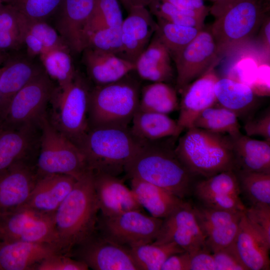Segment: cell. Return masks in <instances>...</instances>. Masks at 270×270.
Instances as JSON below:
<instances>
[{
    "label": "cell",
    "instance_id": "obj_49",
    "mask_svg": "<svg viewBox=\"0 0 270 270\" xmlns=\"http://www.w3.org/2000/svg\"><path fill=\"white\" fill-rule=\"evenodd\" d=\"M189 270H216L212 254L204 248L190 254Z\"/></svg>",
    "mask_w": 270,
    "mask_h": 270
},
{
    "label": "cell",
    "instance_id": "obj_43",
    "mask_svg": "<svg viewBox=\"0 0 270 270\" xmlns=\"http://www.w3.org/2000/svg\"><path fill=\"white\" fill-rule=\"evenodd\" d=\"M244 213L250 224L270 245V206H250Z\"/></svg>",
    "mask_w": 270,
    "mask_h": 270
},
{
    "label": "cell",
    "instance_id": "obj_32",
    "mask_svg": "<svg viewBox=\"0 0 270 270\" xmlns=\"http://www.w3.org/2000/svg\"><path fill=\"white\" fill-rule=\"evenodd\" d=\"M214 90L216 102L238 116L252 104L256 96L250 86L228 77L218 78Z\"/></svg>",
    "mask_w": 270,
    "mask_h": 270
},
{
    "label": "cell",
    "instance_id": "obj_56",
    "mask_svg": "<svg viewBox=\"0 0 270 270\" xmlns=\"http://www.w3.org/2000/svg\"><path fill=\"white\" fill-rule=\"evenodd\" d=\"M6 2L7 0H0V5L4 3H6Z\"/></svg>",
    "mask_w": 270,
    "mask_h": 270
},
{
    "label": "cell",
    "instance_id": "obj_14",
    "mask_svg": "<svg viewBox=\"0 0 270 270\" xmlns=\"http://www.w3.org/2000/svg\"><path fill=\"white\" fill-rule=\"evenodd\" d=\"M96 0H62L54 26L71 52L81 53L86 48L88 30Z\"/></svg>",
    "mask_w": 270,
    "mask_h": 270
},
{
    "label": "cell",
    "instance_id": "obj_22",
    "mask_svg": "<svg viewBox=\"0 0 270 270\" xmlns=\"http://www.w3.org/2000/svg\"><path fill=\"white\" fill-rule=\"evenodd\" d=\"M44 70L42 64L28 54L8 55L0 68V116L13 96Z\"/></svg>",
    "mask_w": 270,
    "mask_h": 270
},
{
    "label": "cell",
    "instance_id": "obj_25",
    "mask_svg": "<svg viewBox=\"0 0 270 270\" xmlns=\"http://www.w3.org/2000/svg\"><path fill=\"white\" fill-rule=\"evenodd\" d=\"M82 62L88 74L96 86L110 84L134 71V63L116 54L86 48Z\"/></svg>",
    "mask_w": 270,
    "mask_h": 270
},
{
    "label": "cell",
    "instance_id": "obj_16",
    "mask_svg": "<svg viewBox=\"0 0 270 270\" xmlns=\"http://www.w3.org/2000/svg\"><path fill=\"white\" fill-rule=\"evenodd\" d=\"M154 242H174L190 254L206 248L205 238L198 225L192 205L184 201L163 218Z\"/></svg>",
    "mask_w": 270,
    "mask_h": 270
},
{
    "label": "cell",
    "instance_id": "obj_18",
    "mask_svg": "<svg viewBox=\"0 0 270 270\" xmlns=\"http://www.w3.org/2000/svg\"><path fill=\"white\" fill-rule=\"evenodd\" d=\"M192 206L208 252L212 254L232 244L244 211L216 210L201 204Z\"/></svg>",
    "mask_w": 270,
    "mask_h": 270
},
{
    "label": "cell",
    "instance_id": "obj_31",
    "mask_svg": "<svg viewBox=\"0 0 270 270\" xmlns=\"http://www.w3.org/2000/svg\"><path fill=\"white\" fill-rule=\"evenodd\" d=\"M130 130L144 142H156L170 136H178L183 130L177 121L167 114L138 110L134 115Z\"/></svg>",
    "mask_w": 270,
    "mask_h": 270
},
{
    "label": "cell",
    "instance_id": "obj_48",
    "mask_svg": "<svg viewBox=\"0 0 270 270\" xmlns=\"http://www.w3.org/2000/svg\"><path fill=\"white\" fill-rule=\"evenodd\" d=\"M244 130L248 136H259L270 142V112H266L258 118L248 121Z\"/></svg>",
    "mask_w": 270,
    "mask_h": 270
},
{
    "label": "cell",
    "instance_id": "obj_5",
    "mask_svg": "<svg viewBox=\"0 0 270 270\" xmlns=\"http://www.w3.org/2000/svg\"><path fill=\"white\" fill-rule=\"evenodd\" d=\"M132 72L118 80L96 86L90 90V128L128 126L138 110L141 90L140 82L131 76Z\"/></svg>",
    "mask_w": 270,
    "mask_h": 270
},
{
    "label": "cell",
    "instance_id": "obj_30",
    "mask_svg": "<svg viewBox=\"0 0 270 270\" xmlns=\"http://www.w3.org/2000/svg\"><path fill=\"white\" fill-rule=\"evenodd\" d=\"M231 138L234 170L270 173V142L254 140L242 134Z\"/></svg>",
    "mask_w": 270,
    "mask_h": 270
},
{
    "label": "cell",
    "instance_id": "obj_8",
    "mask_svg": "<svg viewBox=\"0 0 270 270\" xmlns=\"http://www.w3.org/2000/svg\"><path fill=\"white\" fill-rule=\"evenodd\" d=\"M90 90L86 80L77 72L70 84L56 88L50 101L53 105L50 122L78 148L90 130Z\"/></svg>",
    "mask_w": 270,
    "mask_h": 270
},
{
    "label": "cell",
    "instance_id": "obj_21",
    "mask_svg": "<svg viewBox=\"0 0 270 270\" xmlns=\"http://www.w3.org/2000/svg\"><path fill=\"white\" fill-rule=\"evenodd\" d=\"M94 188L101 214L112 216L130 210H141L131 188L116 176L93 174Z\"/></svg>",
    "mask_w": 270,
    "mask_h": 270
},
{
    "label": "cell",
    "instance_id": "obj_6",
    "mask_svg": "<svg viewBox=\"0 0 270 270\" xmlns=\"http://www.w3.org/2000/svg\"><path fill=\"white\" fill-rule=\"evenodd\" d=\"M38 124L41 136L36 167L39 177L62 174L78 180L89 172L80 150L53 126L46 114Z\"/></svg>",
    "mask_w": 270,
    "mask_h": 270
},
{
    "label": "cell",
    "instance_id": "obj_47",
    "mask_svg": "<svg viewBox=\"0 0 270 270\" xmlns=\"http://www.w3.org/2000/svg\"><path fill=\"white\" fill-rule=\"evenodd\" d=\"M119 0H96L95 11L101 14L110 26H120L124 20Z\"/></svg>",
    "mask_w": 270,
    "mask_h": 270
},
{
    "label": "cell",
    "instance_id": "obj_35",
    "mask_svg": "<svg viewBox=\"0 0 270 270\" xmlns=\"http://www.w3.org/2000/svg\"><path fill=\"white\" fill-rule=\"evenodd\" d=\"M238 116L235 112L227 108L212 106L200 114L193 126L234 138L242 134Z\"/></svg>",
    "mask_w": 270,
    "mask_h": 270
},
{
    "label": "cell",
    "instance_id": "obj_38",
    "mask_svg": "<svg viewBox=\"0 0 270 270\" xmlns=\"http://www.w3.org/2000/svg\"><path fill=\"white\" fill-rule=\"evenodd\" d=\"M154 34L167 48L173 58L190 43L204 28L173 24L158 19Z\"/></svg>",
    "mask_w": 270,
    "mask_h": 270
},
{
    "label": "cell",
    "instance_id": "obj_12",
    "mask_svg": "<svg viewBox=\"0 0 270 270\" xmlns=\"http://www.w3.org/2000/svg\"><path fill=\"white\" fill-rule=\"evenodd\" d=\"M220 56L210 28H204L172 58L177 72V90L181 92L190 83L214 68Z\"/></svg>",
    "mask_w": 270,
    "mask_h": 270
},
{
    "label": "cell",
    "instance_id": "obj_1",
    "mask_svg": "<svg viewBox=\"0 0 270 270\" xmlns=\"http://www.w3.org/2000/svg\"><path fill=\"white\" fill-rule=\"evenodd\" d=\"M100 210L89 171L76 180L73 188L54 213L60 248L70 256L72 250L96 232Z\"/></svg>",
    "mask_w": 270,
    "mask_h": 270
},
{
    "label": "cell",
    "instance_id": "obj_24",
    "mask_svg": "<svg viewBox=\"0 0 270 270\" xmlns=\"http://www.w3.org/2000/svg\"><path fill=\"white\" fill-rule=\"evenodd\" d=\"M76 180L72 176L62 174L39 177L24 206L42 212L54 214Z\"/></svg>",
    "mask_w": 270,
    "mask_h": 270
},
{
    "label": "cell",
    "instance_id": "obj_3",
    "mask_svg": "<svg viewBox=\"0 0 270 270\" xmlns=\"http://www.w3.org/2000/svg\"><path fill=\"white\" fill-rule=\"evenodd\" d=\"M145 142L129 126L98 128H90L78 148L89 171L118 176Z\"/></svg>",
    "mask_w": 270,
    "mask_h": 270
},
{
    "label": "cell",
    "instance_id": "obj_36",
    "mask_svg": "<svg viewBox=\"0 0 270 270\" xmlns=\"http://www.w3.org/2000/svg\"><path fill=\"white\" fill-rule=\"evenodd\" d=\"M130 248L139 270H161L163 264L170 256L184 252L174 242H152Z\"/></svg>",
    "mask_w": 270,
    "mask_h": 270
},
{
    "label": "cell",
    "instance_id": "obj_19",
    "mask_svg": "<svg viewBox=\"0 0 270 270\" xmlns=\"http://www.w3.org/2000/svg\"><path fill=\"white\" fill-rule=\"evenodd\" d=\"M218 78L212 68L190 83L180 92V113L176 121L183 130L192 127L200 114L216 102L214 88Z\"/></svg>",
    "mask_w": 270,
    "mask_h": 270
},
{
    "label": "cell",
    "instance_id": "obj_39",
    "mask_svg": "<svg viewBox=\"0 0 270 270\" xmlns=\"http://www.w3.org/2000/svg\"><path fill=\"white\" fill-rule=\"evenodd\" d=\"M148 7L157 19L186 26L204 28L208 15L184 10L165 0H154Z\"/></svg>",
    "mask_w": 270,
    "mask_h": 270
},
{
    "label": "cell",
    "instance_id": "obj_20",
    "mask_svg": "<svg viewBox=\"0 0 270 270\" xmlns=\"http://www.w3.org/2000/svg\"><path fill=\"white\" fill-rule=\"evenodd\" d=\"M121 24L122 58L135 62L150 42L156 28L150 10L145 6H135L128 11Z\"/></svg>",
    "mask_w": 270,
    "mask_h": 270
},
{
    "label": "cell",
    "instance_id": "obj_42",
    "mask_svg": "<svg viewBox=\"0 0 270 270\" xmlns=\"http://www.w3.org/2000/svg\"><path fill=\"white\" fill-rule=\"evenodd\" d=\"M24 30L32 34L42 44L44 52L54 48H68L56 28L46 21L29 22L25 18Z\"/></svg>",
    "mask_w": 270,
    "mask_h": 270
},
{
    "label": "cell",
    "instance_id": "obj_29",
    "mask_svg": "<svg viewBox=\"0 0 270 270\" xmlns=\"http://www.w3.org/2000/svg\"><path fill=\"white\" fill-rule=\"evenodd\" d=\"M130 180L131 190L138 202L154 217L163 219L184 202L166 189L140 179Z\"/></svg>",
    "mask_w": 270,
    "mask_h": 270
},
{
    "label": "cell",
    "instance_id": "obj_10",
    "mask_svg": "<svg viewBox=\"0 0 270 270\" xmlns=\"http://www.w3.org/2000/svg\"><path fill=\"white\" fill-rule=\"evenodd\" d=\"M162 218L149 216L141 210H130L112 216H98L96 231L104 238L130 248L154 242Z\"/></svg>",
    "mask_w": 270,
    "mask_h": 270
},
{
    "label": "cell",
    "instance_id": "obj_55",
    "mask_svg": "<svg viewBox=\"0 0 270 270\" xmlns=\"http://www.w3.org/2000/svg\"><path fill=\"white\" fill-rule=\"evenodd\" d=\"M8 56L6 52L0 51V66L5 62Z\"/></svg>",
    "mask_w": 270,
    "mask_h": 270
},
{
    "label": "cell",
    "instance_id": "obj_23",
    "mask_svg": "<svg viewBox=\"0 0 270 270\" xmlns=\"http://www.w3.org/2000/svg\"><path fill=\"white\" fill-rule=\"evenodd\" d=\"M56 253L62 252L58 247L49 244L0 240V268L36 270L43 260Z\"/></svg>",
    "mask_w": 270,
    "mask_h": 270
},
{
    "label": "cell",
    "instance_id": "obj_4",
    "mask_svg": "<svg viewBox=\"0 0 270 270\" xmlns=\"http://www.w3.org/2000/svg\"><path fill=\"white\" fill-rule=\"evenodd\" d=\"M174 150L194 176L236 169L232 138L226 134L192 126L180 138Z\"/></svg>",
    "mask_w": 270,
    "mask_h": 270
},
{
    "label": "cell",
    "instance_id": "obj_51",
    "mask_svg": "<svg viewBox=\"0 0 270 270\" xmlns=\"http://www.w3.org/2000/svg\"><path fill=\"white\" fill-rule=\"evenodd\" d=\"M186 11L208 14L210 8L204 4V0H165Z\"/></svg>",
    "mask_w": 270,
    "mask_h": 270
},
{
    "label": "cell",
    "instance_id": "obj_9",
    "mask_svg": "<svg viewBox=\"0 0 270 270\" xmlns=\"http://www.w3.org/2000/svg\"><path fill=\"white\" fill-rule=\"evenodd\" d=\"M56 88L44 70L37 75L12 98L0 116V128L38 125Z\"/></svg>",
    "mask_w": 270,
    "mask_h": 270
},
{
    "label": "cell",
    "instance_id": "obj_57",
    "mask_svg": "<svg viewBox=\"0 0 270 270\" xmlns=\"http://www.w3.org/2000/svg\"><path fill=\"white\" fill-rule=\"evenodd\" d=\"M0 270H1L0 268Z\"/></svg>",
    "mask_w": 270,
    "mask_h": 270
},
{
    "label": "cell",
    "instance_id": "obj_33",
    "mask_svg": "<svg viewBox=\"0 0 270 270\" xmlns=\"http://www.w3.org/2000/svg\"><path fill=\"white\" fill-rule=\"evenodd\" d=\"M178 108L176 90L166 82H152L141 88L138 110L168 114Z\"/></svg>",
    "mask_w": 270,
    "mask_h": 270
},
{
    "label": "cell",
    "instance_id": "obj_2",
    "mask_svg": "<svg viewBox=\"0 0 270 270\" xmlns=\"http://www.w3.org/2000/svg\"><path fill=\"white\" fill-rule=\"evenodd\" d=\"M130 178L140 179L166 189L184 199L191 192L194 176L176 155L174 149L145 142L126 165Z\"/></svg>",
    "mask_w": 270,
    "mask_h": 270
},
{
    "label": "cell",
    "instance_id": "obj_28",
    "mask_svg": "<svg viewBox=\"0 0 270 270\" xmlns=\"http://www.w3.org/2000/svg\"><path fill=\"white\" fill-rule=\"evenodd\" d=\"M171 55L155 34L134 62L135 70L142 79L152 82H166L173 76Z\"/></svg>",
    "mask_w": 270,
    "mask_h": 270
},
{
    "label": "cell",
    "instance_id": "obj_41",
    "mask_svg": "<svg viewBox=\"0 0 270 270\" xmlns=\"http://www.w3.org/2000/svg\"><path fill=\"white\" fill-rule=\"evenodd\" d=\"M86 48L116 54L122 57V45L120 26H110L89 34Z\"/></svg>",
    "mask_w": 270,
    "mask_h": 270
},
{
    "label": "cell",
    "instance_id": "obj_53",
    "mask_svg": "<svg viewBox=\"0 0 270 270\" xmlns=\"http://www.w3.org/2000/svg\"><path fill=\"white\" fill-rule=\"evenodd\" d=\"M262 40L264 44V48L266 50L267 53L269 54L270 53V17L267 16L264 19L262 24Z\"/></svg>",
    "mask_w": 270,
    "mask_h": 270
},
{
    "label": "cell",
    "instance_id": "obj_50",
    "mask_svg": "<svg viewBox=\"0 0 270 270\" xmlns=\"http://www.w3.org/2000/svg\"><path fill=\"white\" fill-rule=\"evenodd\" d=\"M190 254L187 252L170 256L163 264L161 270H189Z\"/></svg>",
    "mask_w": 270,
    "mask_h": 270
},
{
    "label": "cell",
    "instance_id": "obj_13",
    "mask_svg": "<svg viewBox=\"0 0 270 270\" xmlns=\"http://www.w3.org/2000/svg\"><path fill=\"white\" fill-rule=\"evenodd\" d=\"M70 256L94 270H139L129 248L104 238L97 231L74 248Z\"/></svg>",
    "mask_w": 270,
    "mask_h": 270
},
{
    "label": "cell",
    "instance_id": "obj_54",
    "mask_svg": "<svg viewBox=\"0 0 270 270\" xmlns=\"http://www.w3.org/2000/svg\"><path fill=\"white\" fill-rule=\"evenodd\" d=\"M128 11L135 6H148L154 0H120Z\"/></svg>",
    "mask_w": 270,
    "mask_h": 270
},
{
    "label": "cell",
    "instance_id": "obj_52",
    "mask_svg": "<svg viewBox=\"0 0 270 270\" xmlns=\"http://www.w3.org/2000/svg\"><path fill=\"white\" fill-rule=\"evenodd\" d=\"M212 2L210 12L216 18L236 0H209Z\"/></svg>",
    "mask_w": 270,
    "mask_h": 270
},
{
    "label": "cell",
    "instance_id": "obj_44",
    "mask_svg": "<svg viewBox=\"0 0 270 270\" xmlns=\"http://www.w3.org/2000/svg\"><path fill=\"white\" fill-rule=\"evenodd\" d=\"M83 262L62 253H56L43 260L36 270H87Z\"/></svg>",
    "mask_w": 270,
    "mask_h": 270
},
{
    "label": "cell",
    "instance_id": "obj_40",
    "mask_svg": "<svg viewBox=\"0 0 270 270\" xmlns=\"http://www.w3.org/2000/svg\"><path fill=\"white\" fill-rule=\"evenodd\" d=\"M62 0H7L29 22L46 21L54 15Z\"/></svg>",
    "mask_w": 270,
    "mask_h": 270
},
{
    "label": "cell",
    "instance_id": "obj_26",
    "mask_svg": "<svg viewBox=\"0 0 270 270\" xmlns=\"http://www.w3.org/2000/svg\"><path fill=\"white\" fill-rule=\"evenodd\" d=\"M233 244L240 260L248 270H270V245L250 224L244 212Z\"/></svg>",
    "mask_w": 270,
    "mask_h": 270
},
{
    "label": "cell",
    "instance_id": "obj_7",
    "mask_svg": "<svg viewBox=\"0 0 270 270\" xmlns=\"http://www.w3.org/2000/svg\"><path fill=\"white\" fill-rule=\"evenodd\" d=\"M268 0H236L210 28L220 56L248 40L269 10Z\"/></svg>",
    "mask_w": 270,
    "mask_h": 270
},
{
    "label": "cell",
    "instance_id": "obj_17",
    "mask_svg": "<svg viewBox=\"0 0 270 270\" xmlns=\"http://www.w3.org/2000/svg\"><path fill=\"white\" fill-rule=\"evenodd\" d=\"M196 197L204 206L221 210L244 211L234 170L222 172L198 181L193 186Z\"/></svg>",
    "mask_w": 270,
    "mask_h": 270
},
{
    "label": "cell",
    "instance_id": "obj_45",
    "mask_svg": "<svg viewBox=\"0 0 270 270\" xmlns=\"http://www.w3.org/2000/svg\"><path fill=\"white\" fill-rule=\"evenodd\" d=\"M24 20V18L11 4L0 5V32H17L22 38Z\"/></svg>",
    "mask_w": 270,
    "mask_h": 270
},
{
    "label": "cell",
    "instance_id": "obj_46",
    "mask_svg": "<svg viewBox=\"0 0 270 270\" xmlns=\"http://www.w3.org/2000/svg\"><path fill=\"white\" fill-rule=\"evenodd\" d=\"M216 270H248L232 244L212 253Z\"/></svg>",
    "mask_w": 270,
    "mask_h": 270
},
{
    "label": "cell",
    "instance_id": "obj_27",
    "mask_svg": "<svg viewBox=\"0 0 270 270\" xmlns=\"http://www.w3.org/2000/svg\"><path fill=\"white\" fill-rule=\"evenodd\" d=\"M38 126L0 128V172L20 161L32 159L38 142L36 128Z\"/></svg>",
    "mask_w": 270,
    "mask_h": 270
},
{
    "label": "cell",
    "instance_id": "obj_34",
    "mask_svg": "<svg viewBox=\"0 0 270 270\" xmlns=\"http://www.w3.org/2000/svg\"><path fill=\"white\" fill-rule=\"evenodd\" d=\"M68 48L48 50L40 56L42 66L51 79L63 88L74 79L76 71Z\"/></svg>",
    "mask_w": 270,
    "mask_h": 270
},
{
    "label": "cell",
    "instance_id": "obj_15",
    "mask_svg": "<svg viewBox=\"0 0 270 270\" xmlns=\"http://www.w3.org/2000/svg\"><path fill=\"white\" fill-rule=\"evenodd\" d=\"M36 162H17L0 172V219L23 206L38 179Z\"/></svg>",
    "mask_w": 270,
    "mask_h": 270
},
{
    "label": "cell",
    "instance_id": "obj_37",
    "mask_svg": "<svg viewBox=\"0 0 270 270\" xmlns=\"http://www.w3.org/2000/svg\"><path fill=\"white\" fill-rule=\"evenodd\" d=\"M240 192L250 206H270V173L234 170Z\"/></svg>",
    "mask_w": 270,
    "mask_h": 270
},
{
    "label": "cell",
    "instance_id": "obj_11",
    "mask_svg": "<svg viewBox=\"0 0 270 270\" xmlns=\"http://www.w3.org/2000/svg\"><path fill=\"white\" fill-rule=\"evenodd\" d=\"M0 240L49 244L60 250L54 214L42 212L24 206L0 219Z\"/></svg>",
    "mask_w": 270,
    "mask_h": 270
}]
</instances>
